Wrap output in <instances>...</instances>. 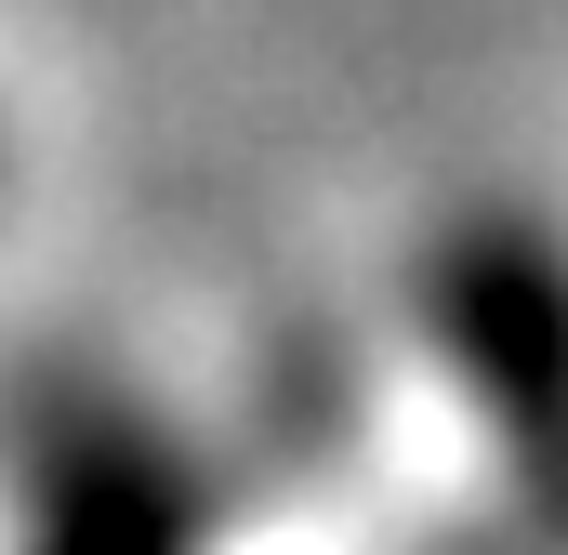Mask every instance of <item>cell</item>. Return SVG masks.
Segmentation results:
<instances>
[{"label": "cell", "instance_id": "cell-1", "mask_svg": "<svg viewBox=\"0 0 568 555\" xmlns=\"http://www.w3.org/2000/svg\"><path fill=\"white\" fill-rule=\"evenodd\" d=\"M172 516H185L172 476L120 436V450H80L40 490V555H172Z\"/></svg>", "mask_w": 568, "mask_h": 555}]
</instances>
